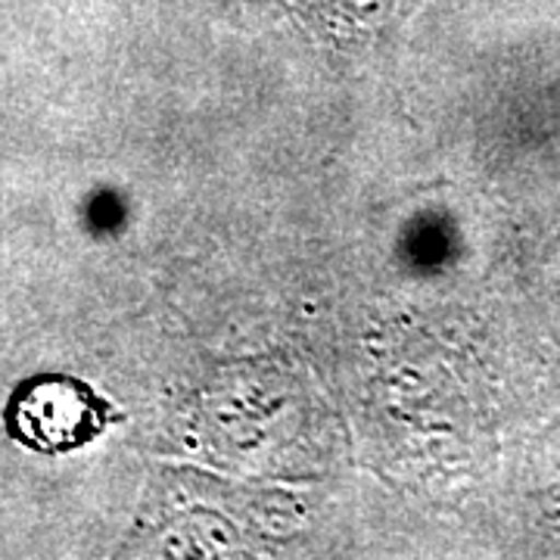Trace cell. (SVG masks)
Segmentation results:
<instances>
[{
	"label": "cell",
	"mask_w": 560,
	"mask_h": 560,
	"mask_svg": "<svg viewBox=\"0 0 560 560\" xmlns=\"http://www.w3.org/2000/svg\"><path fill=\"white\" fill-rule=\"evenodd\" d=\"M113 408L75 377H32L7 405V430L44 455L72 452L103 433Z\"/></svg>",
	"instance_id": "1"
}]
</instances>
